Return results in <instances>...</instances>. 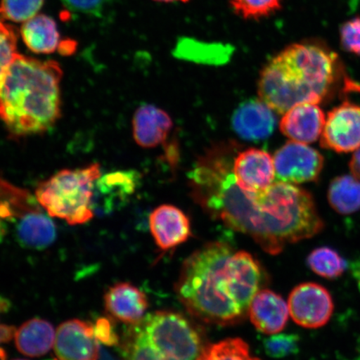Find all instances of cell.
Instances as JSON below:
<instances>
[{
  "label": "cell",
  "mask_w": 360,
  "mask_h": 360,
  "mask_svg": "<svg viewBox=\"0 0 360 360\" xmlns=\"http://www.w3.org/2000/svg\"><path fill=\"white\" fill-rule=\"evenodd\" d=\"M229 148H214L190 174L193 200L207 214L249 236L272 255L323 231L325 222L311 193L304 188L281 181L259 192L238 186Z\"/></svg>",
  "instance_id": "1"
},
{
  "label": "cell",
  "mask_w": 360,
  "mask_h": 360,
  "mask_svg": "<svg viewBox=\"0 0 360 360\" xmlns=\"http://www.w3.org/2000/svg\"><path fill=\"white\" fill-rule=\"evenodd\" d=\"M266 274L253 255L226 243L211 242L184 261L175 292L180 302L200 321L235 325L249 314Z\"/></svg>",
  "instance_id": "2"
},
{
  "label": "cell",
  "mask_w": 360,
  "mask_h": 360,
  "mask_svg": "<svg viewBox=\"0 0 360 360\" xmlns=\"http://www.w3.org/2000/svg\"><path fill=\"white\" fill-rule=\"evenodd\" d=\"M359 90L346 77L339 57L321 44L295 43L278 53L261 71V101L278 114L306 103L331 101L340 89Z\"/></svg>",
  "instance_id": "3"
},
{
  "label": "cell",
  "mask_w": 360,
  "mask_h": 360,
  "mask_svg": "<svg viewBox=\"0 0 360 360\" xmlns=\"http://www.w3.org/2000/svg\"><path fill=\"white\" fill-rule=\"evenodd\" d=\"M58 63L18 53L0 80V120L13 136L47 131L61 114Z\"/></svg>",
  "instance_id": "4"
},
{
  "label": "cell",
  "mask_w": 360,
  "mask_h": 360,
  "mask_svg": "<svg viewBox=\"0 0 360 360\" xmlns=\"http://www.w3.org/2000/svg\"><path fill=\"white\" fill-rule=\"evenodd\" d=\"M119 347L124 360H197L205 349L192 323L171 311L151 313L130 325Z\"/></svg>",
  "instance_id": "5"
},
{
  "label": "cell",
  "mask_w": 360,
  "mask_h": 360,
  "mask_svg": "<svg viewBox=\"0 0 360 360\" xmlns=\"http://www.w3.org/2000/svg\"><path fill=\"white\" fill-rule=\"evenodd\" d=\"M101 176L98 164L61 170L39 184L36 199L51 217L70 225L83 224L94 218V187Z\"/></svg>",
  "instance_id": "6"
},
{
  "label": "cell",
  "mask_w": 360,
  "mask_h": 360,
  "mask_svg": "<svg viewBox=\"0 0 360 360\" xmlns=\"http://www.w3.org/2000/svg\"><path fill=\"white\" fill-rule=\"evenodd\" d=\"M288 306L290 317L297 325L312 330L326 326L335 310L330 292L313 282L302 283L294 288Z\"/></svg>",
  "instance_id": "7"
},
{
  "label": "cell",
  "mask_w": 360,
  "mask_h": 360,
  "mask_svg": "<svg viewBox=\"0 0 360 360\" xmlns=\"http://www.w3.org/2000/svg\"><path fill=\"white\" fill-rule=\"evenodd\" d=\"M274 165L278 181L300 184L317 181L325 159L305 143L289 141L276 152Z\"/></svg>",
  "instance_id": "8"
},
{
  "label": "cell",
  "mask_w": 360,
  "mask_h": 360,
  "mask_svg": "<svg viewBox=\"0 0 360 360\" xmlns=\"http://www.w3.org/2000/svg\"><path fill=\"white\" fill-rule=\"evenodd\" d=\"M321 145L338 154L360 148V105L345 101L328 112Z\"/></svg>",
  "instance_id": "9"
},
{
  "label": "cell",
  "mask_w": 360,
  "mask_h": 360,
  "mask_svg": "<svg viewBox=\"0 0 360 360\" xmlns=\"http://www.w3.org/2000/svg\"><path fill=\"white\" fill-rule=\"evenodd\" d=\"M100 345L92 323L70 319L58 326L55 352L60 360H97Z\"/></svg>",
  "instance_id": "10"
},
{
  "label": "cell",
  "mask_w": 360,
  "mask_h": 360,
  "mask_svg": "<svg viewBox=\"0 0 360 360\" xmlns=\"http://www.w3.org/2000/svg\"><path fill=\"white\" fill-rule=\"evenodd\" d=\"M232 172L238 186L250 192L266 190L276 175L271 155L255 148L238 153L233 160Z\"/></svg>",
  "instance_id": "11"
},
{
  "label": "cell",
  "mask_w": 360,
  "mask_h": 360,
  "mask_svg": "<svg viewBox=\"0 0 360 360\" xmlns=\"http://www.w3.org/2000/svg\"><path fill=\"white\" fill-rule=\"evenodd\" d=\"M150 229L158 247L164 251L184 244L191 236L190 219L174 205L158 207L150 215Z\"/></svg>",
  "instance_id": "12"
},
{
  "label": "cell",
  "mask_w": 360,
  "mask_h": 360,
  "mask_svg": "<svg viewBox=\"0 0 360 360\" xmlns=\"http://www.w3.org/2000/svg\"><path fill=\"white\" fill-rule=\"evenodd\" d=\"M326 115L318 103H306L292 108L283 115L281 132L292 141L312 143L321 137Z\"/></svg>",
  "instance_id": "13"
},
{
  "label": "cell",
  "mask_w": 360,
  "mask_h": 360,
  "mask_svg": "<svg viewBox=\"0 0 360 360\" xmlns=\"http://www.w3.org/2000/svg\"><path fill=\"white\" fill-rule=\"evenodd\" d=\"M272 110L261 100L245 101L233 114V129L245 141H264L276 128V118Z\"/></svg>",
  "instance_id": "14"
},
{
  "label": "cell",
  "mask_w": 360,
  "mask_h": 360,
  "mask_svg": "<svg viewBox=\"0 0 360 360\" xmlns=\"http://www.w3.org/2000/svg\"><path fill=\"white\" fill-rule=\"evenodd\" d=\"M103 300L110 316L129 326L141 322L148 307L145 292L126 282L110 287Z\"/></svg>",
  "instance_id": "15"
},
{
  "label": "cell",
  "mask_w": 360,
  "mask_h": 360,
  "mask_svg": "<svg viewBox=\"0 0 360 360\" xmlns=\"http://www.w3.org/2000/svg\"><path fill=\"white\" fill-rule=\"evenodd\" d=\"M139 174L135 171H118L97 180L93 199L96 212L111 213L132 195L138 186Z\"/></svg>",
  "instance_id": "16"
},
{
  "label": "cell",
  "mask_w": 360,
  "mask_h": 360,
  "mask_svg": "<svg viewBox=\"0 0 360 360\" xmlns=\"http://www.w3.org/2000/svg\"><path fill=\"white\" fill-rule=\"evenodd\" d=\"M250 321L263 334L276 335L281 332L289 319V306L276 292L260 290L250 306Z\"/></svg>",
  "instance_id": "17"
},
{
  "label": "cell",
  "mask_w": 360,
  "mask_h": 360,
  "mask_svg": "<svg viewBox=\"0 0 360 360\" xmlns=\"http://www.w3.org/2000/svg\"><path fill=\"white\" fill-rule=\"evenodd\" d=\"M173 128V121L163 110L154 105H145L135 112L133 133L135 142L143 148L160 146L167 139Z\"/></svg>",
  "instance_id": "18"
},
{
  "label": "cell",
  "mask_w": 360,
  "mask_h": 360,
  "mask_svg": "<svg viewBox=\"0 0 360 360\" xmlns=\"http://www.w3.org/2000/svg\"><path fill=\"white\" fill-rule=\"evenodd\" d=\"M16 237L22 246L43 250L56 240V225L47 215L32 210L21 216L16 226Z\"/></svg>",
  "instance_id": "19"
},
{
  "label": "cell",
  "mask_w": 360,
  "mask_h": 360,
  "mask_svg": "<svg viewBox=\"0 0 360 360\" xmlns=\"http://www.w3.org/2000/svg\"><path fill=\"white\" fill-rule=\"evenodd\" d=\"M56 334L51 323L34 318L22 323L16 330L15 345L18 350L27 356H43L53 347Z\"/></svg>",
  "instance_id": "20"
},
{
  "label": "cell",
  "mask_w": 360,
  "mask_h": 360,
  "mask_svg": "<svg viewBox=\"0 0 360 360\" xmlns=\"http://www.w3.org/2000/svg\"><path fill=\"white\" fill-rule=\"evenodd\" d=\"M20 34L27 48L35 53L49 55L60 48V34L56 22L42 13L25 22Z\"/></svg>",
  "instance_id": "21"
},
{
  "label": "cell",
  "mask_w": 360,
  "mask_h": 360,
  "mask_svg": "<svg viewBox=\"0 0 360 360\" xmlns=\"http://www.w3.org/2000/svg\"><path fill=\"white\" fill-rule=\"evenodd\" d=\"M328 204L336 213L349 215L360 210V180L353 175H340L328 188Z\"/></svg>",
  "instance_id": "22"
},
{
  "label": "cell",
  "mask_w": 360,
  "mask_h": 360,
  "mask_svg": "<svg viewBox=\"0 0 360 360\" xmlns=\"http://www.w3.org/2000/svg\"><path fill=\"white\" fill-rule=\"evenodd\" d=\"M232 52L233 49L226 45L206 44L186 39L179 41L174 56L205 64L222 65L229 60Z\"/></svg>",
  "instance_id": "23"
},
{
  "label": "cell",
  "mask_w": 360,
  "mask_h": 360,
  "mask_svg": "<svg viewBox=\"0 0 360 360\" xmlns=\"http://www.w3.org/2000/svg\"><path fill=\"white\" fill-rule=\"evenodd\" d=\"M307 264L315 274L330 281L343 276L347 269V262L339 252L328 246L311 251L307 257Z\"/></svg>",
  "instance_id": "24"
},
{
  "label": "cell",
  "mask_w": 360,
  "mask_h": 360,
  "mask_svg": "<svg viewBox=\"0 0 360 360\" xmlns=\"http://www.w3.org/2000/svg\"><path fill=\"white\" fill-rule=\"evenodd\" d=\"M283 0H231L233 13L246 20H259L274 15L283 7Z\"/></svg>",
  "instance_id": "25"
},
{
  "label": "cell",
  "mask_w": 360,
  "mask_h": 360,
  "mask_svg": "<svg viewBox=\"0 0 360 360\" xmlns=\"http://www.w3.org/2000/svg\"><path fill=\"white\" fill-rule=\"evenodd\" d=\"M44 0H1L0 11L4 20L25 22L38 15Z\"/></svg>",
  "instance_id": "26"
},
{
  "label": "cell",
  "mask_w": 360,
  "mask_h": 360,
  "mask_svg": "<svg viewBox=\"0 0 360 360\" xmlns=\"http://www.w3.org/2000/svg\"><path fill=\"white\" fill-rule=\"evenodd\" d=\"M17 43L16 29L4 21L0 11V80L19 53L17 52Z\"/></svg>",
  "instance_id": "27"
},
{
  "label": "cell",
  "mask_w": 360,
  "mask_h": 360,
  "mask_svg": "<svg viewBox=\"0 0 360 360\" xmlns=\"http://www.w3.org/2000/svg\"><path fill=\"white\" fill-rule=\"evenodd\" d=\"M300 341V337L294 334H276L264 340V349L270 357L285 358L298 353Z\"/></svg>",
  "instance_id": "28"
},
{
  "label": "cell",
  "mask_w": 360,
  "mask_h": 360,
  "mask_svg": "<svg viewBox=\"0 0 360 360\" xmlns=\"http://www.w3.org/2000/svg\"><path fill=\"white\" fill-rule=\"evenodd\" d=\"M115 321L111 316L101 317L92 323L94 335L98 343L109 347H119L121 340Z\"/></svg>",
  "instance_id": "29"
},
{
  "label": "cell",
  "mask_w": 360,
  "mask_h": 360,
  "mask_svg": "<svg viewBox=\"0 0 360 360\" xmlns=\"http://www.w3.org/2000/svg\"><path fill=\"white\" fill-rule=\"evenodd\" d=\"M340 44L346 52L360 56V17L341 26Z\"/></svg>",
  "instance_id": "30"
},
{
  "label": "cell",
  "mask_w": 360,
  "mask_h": 360,
  "mask_svg": "<svg viewBox=\"0 0 360 360\" xmlns=\"http://www.w3.org/2000/svg\"><path fill=\"white\" fill-rule=\"evenodd\" d=\"M70 11L86 15H100L107 0H61Z\"/></svg>",
  "instance_id": "31"
},
{
  "label": "cell",
  "mask_w": 360,
  "mask_h": 360,
  "mask_svg": "<svg viewBox=\"0 0 360 360\" xmlns=\"http://www.w3.org/2000/svg\"><path fill=\"white\" fill-rule=\"evenodd\" d=\"M15 327L6 325L0 326V344L10 342L13 339V335H15ZM6 359L7 354L6 351L0 348V360Z\"/></svg>",
  "instance_id": "32"
},
{
  "label": "cell",
  "mask_w": 360,
  "mask_h": 360,
  "mask_svg": "<svg viewBox=\"0 0 360 360\" xmlns=\"http://www.w3.org/2000/svg\"><path fill=\"white\" fill-rule=\"evenodd\" d=\"M349 169L353 176L360 180V148L355 150L349 161Z\"/></svg>",
  "instance_id": "33"
},
{
  "label": "cell",
  "mask_w": 360,
  "mask_h": 360,
  "mask_svg": "<svg viewBox=\"0 0 360 360\" xmlns=\"http://www.w3.org/2000/svg\"><path fill=\"white\" fill-rule=\"evenodd\" d=\"M197 360H221L216 356V354L211 350L210 346L202 350L200 357Z\"/></svg>",
  "instance_id": "34"
},
{
  "label": "cell",
  "mask_w": 360,
  "mask_h": 360,
  "mask_svg": "<svg viewBox=\"0 0 360 360\" xmlns=\"http://www.w3.org/2000/svg\"><path fill=\"white\" fill-rule=\"evenodd\" d=\"M97 360H118L108 351L103 348V346L100 345V349H98V357Z\"/></svg>",
  "instance_id": "35"
},
{
  "label": "cell",
  "mask_w": 360,
  "mask_h": 360,
  "mask_svg": "<svg viewBox=\"0 0 360 360\" xmlns=\"http://www.w3.org/2000/svg\"><path fill=\"white\" fill-rule=\"evenodd\" d=\"M10 307L11 304L8 303V301L0 296V311L6 312Z\"/></svg>",
  "instance_id": "36"
},
{
  "label": "cell",
  "mask_w": 360,
  "mask_h": 360,
  "mask_svg": "<svg viewBox=\"0 0 360 360\" xmlns=\"http://www.w3.org/2000/svg\"><path fill=\"white\" fill-rule=\"evenodd\" d=\"M3 219H0V242L4 240L7 233L6 224L2 221Z\"/></svg>",
  "instance_id": "37"
},
{
  "label": "cell",
  "mask_w": 360,
  "mask_h": 360,
  "mask_svg": "<svg viewBox=\"0 0 360 360\" xmlns=\"http://www.w3.org/2000/svg\"><path fill=\"white\" fill-rule=\"evenodd\" d=\"M153 1L155 2H160V3H165V4H169V3H184L186 4L191 1V0H153Z\"/></svg>",
  "instance_id": "38"
},
{
  "label": "cell",
  "mask_w": 360,
  "mask_h": 360,
  "mask_svg": "<svg viewBox=\"0 0 360 360\" xmlns=\"http://www.w3.org/2000/svg\"><path fill=\"white\" fill-rule=\"evenodd\" d=\"M358 278V287L360 292V276L357 278Z\"/></svg>",
  "instance_id": "39"
},
{
  "label": "cell",
  "mask_w": 360,
  "mask_h": 360,
  "mask_svg": "<svg viewBox=\"0 0 360 360\" xmlns=\"http://www.w3.org/2000/svg\"><path fill=\"white\" fill-rule=\"evenodd\" d=\"M13 360H26V359H13Z\"/></svg>",
  "instance_id": "40"
}]
</instances>
